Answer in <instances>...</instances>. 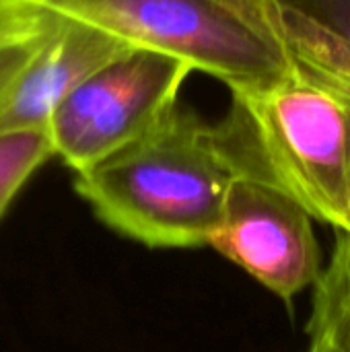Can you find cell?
Instances as JSON below:
<instances>
[{"label": "cell", "instance_id": "1", "mask_svg": "<svg viewBox=\"0 0 350 352\" xmlns=\"http://www.w3.org/2000/svg\"><path fill=\"white\" fill-rule=\"evenodd\" d=\"M245 171L229 130L173 105L136 140L76 173L74 190L116 233L155 250H188L210 245Z\"/></svg>", "mask_w": 350, "mask_h": 352}, {"label": "cell", "instance_id": "2", "mask_svg": "<svg viewBox=\"0 0 350 352\" xmlns=\"http://www.w3.org/2000/svg\"><path fill=\"white\" fill-rule=\"evenodd\" d=\"M235 103L252 134L250 171L276 184L314 219L350 233L349 103L297 66Z\"/></svg>", "mask_w": 350, "mask_h": 352}, {"label": "cell", "instance_id": "3", "mask_svg": "<svg viewBox=\"0 0 350 352\" xmlns=\"http://www.w3.org/2000/svg\"><path fill=\"white\" fill-rule=\"evenodd\" d=\"M132 47L175 56L229 87L235 99L274 87L295 70L281 39L219 0H39Z\"/></svg>", "mask_w": 350, "mask_h": 352}, {"label": "cell", "instance_id": "4", "mask_svg": "<svg viewBox=\"0 0 350 352\" xmlns=\"http://www.w3.org/2000/svg\"><path fill=\"white\" fill-rule=\"evenodd\" d=\"M192 72L184 60L134 47L91 74L54 111V153L80 173L153 128Z\"/></svg>", "mask_w": 350, "mask_h": 352}, {"label": "cell", "instance_id": "5", "mask_svg": "<svg viewBox=\"0 0 350 352\" xmlns=\"http://www.w3.org/2000/svg\"><path fill=\"white\" fill-rule=\"evenodd\" d=\"M212 250L283 301L322 278L311 212L256 171L241 173L227 198Z\"/></svg>", "mask_w": 350, "mask_h": 352}, {"label": "cell", "instance_id": "6", "mask_svg": "<svg viewBox=\"0 0 350 352\" xmlns=\"http://www.w3.org/2000/svg\"><path fill=\"white\" fill-rule=\"evenodd\" d=\"M130 50L128 41L62 14L52 37L2 99L0 132L47 130L54 111L76 87Z\"/></svg>", "mask_w": 350, "mask_h": 352}, {"label": "cell", "instance_id": "7", "mask_svg": "<svg viewBox=\"0 0 350 352\" xmlns=\"http://www.w3.org/2000/svg\"><path fill=\"white\" fill-rule=\"evenodd\" d=\"M270 23L293 64L350 105V0H270Z\"/></svg>", "mask_w": 350, "mask_h": 352}, {"label": "cell", "instance_id": "8", "mask_svg": "<svg viewBox=\"0 0 350 352\" xmlns=\"http://www.w3.org/2000/svg\"><path fill=\"white\" fill-rule=\"evenodd\" d=\"M307 330L330 334L350 352V235L338 231L332 262L316 285L314 311Z\"/></svg>", "mask_w": 350, "mask_h": 352}, {"label": "cell", "instance_id": "9", "mask_svg": "<svg viewBox=\"0 0 350 352\" xmlns=\"http://www.w3.org/2000/svg\"><path fill=\"white\" fill-rule=\"evenodd\" d=\"M54 155L47 130L0 132V219L29 177Z\"/></svg>", "mask_w": 350, "mask_h": 352}, {"label": "cell", "instance_id": "10", "mask_svg": "<svg viewBox=\"0 0 350 352\" xmlns=\"http://www.w3.org/2000/svg\"><path fill=\"white\" fill-rule=\"evenodd\" d=\"M58 21L60 14L39 0H0V45L50 31Z\"/></svg>", "mask_w": 350, "mask_h": 352}, {"label": "cell", "instance_id": "11", "mask_svg": "<svg viewBox=\"0 0 350 352\" xmlns=\"http://www.w3.org/2000/svg\"><path fill=\"white\" fill-rule=\"evenodd\" d=\"M56 27L50 29V31L37 33L33 37H27V39H19V41H10V43L0 45V103L6 97V93L10 91V87L14 85V80L21 76V72L29 66V62L39 54V50L43 47V43L52 37V33L56 31Z\"/></svg>", "mask_w": 350, "mask_h": 352}, {"label": "cell", "instance_id": "12", "mask_svg": "<svg viewBox=\"0 0 350 352\" xmlns=\"http://www.w3.org/2000/svg\"><path fill=\"white\" fill-rule=\"evenodd\" d=\"M219 2L229 6L233 12H237L241 19H245L260 31L276 35L270 23V0H219Z\"/></svg>", "mask_w": 350, "mask_h": 352}, {"label": "cell", "instance_id": "13", "mask_svg": "<svg viewBox=\"0 0 350 352\" xmlns=\"http://www.w3.org/2000/svg\"><path fill=\"white\" fill-rule=\"evenodd\" d=\"M307 332L311 336V342H309L307 352H344L330 334L320 332V330H307Z\"/></svg>", "mask_w": 350, "mask_h": 352}, {"label": "cell", "instance_id": "14", "mask_svg": "<svg viewBox=\"0 0 350 352\" xmlns=\"http://www.w3.org/2000/svg\"><path fill=\"white\" fill-rule=\"evenodd\" d=\"M350 107V105H349ZM349 212H350V159H349ZM350 235V233H349Z\"/></svg>", "mask_w": 350, "mask_h": 352}]
</instances>
